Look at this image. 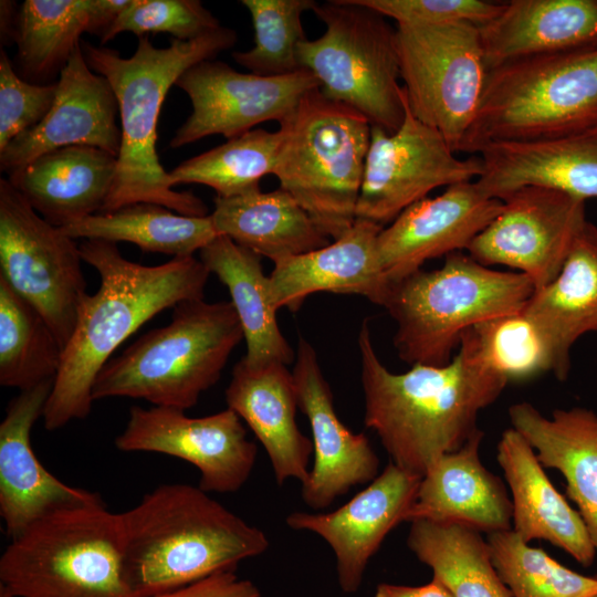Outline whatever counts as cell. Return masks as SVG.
Masks as SVG:
<instances>
[{"instance_id": "6da1fadb", "label": "cell", "mask_w": 597, "mask_h": 597, "mask_svg": "<svg viewBox=\"0 0 597 597\" xmlns=\"http://www.w3.org/2000/svg\"><path fill=\"white\" fill-rule=\"evenodd\" d=\"M365 425L391 462L422 475L443 454L460 449L479 430L478 416L507 380L481 357L470 328L444 366L413 365L390 371L378 357L366 318L358 334Z\"/></svg>"}, {"instance_id": "7a4b0ae2", "label": "cell", "mask_w": 597, "mask_h": 597, "mask_svg": "<svg viewBox=\"0 0 597 597\" xmlns=\"http://www.w3.org/2000/svg\"><path fill=\"white\" fill-rule=\"evenodd\" d=\"M80 251L101 282L94 294L83 297L63 349L43 413L49 431L87 417L94 401V381L111 355L158 313L185 301L203 298L210 275L193 255L143 265L125 259L115 242L97 239L84 240Z\"/></svg>"}, {"instance_id": "3957f363", "label": "cell", "mask_w": 597, "mask_h": 597, "mask_svg": "<svg viewBox=\"0 0 597 597\" xmlns=\"http://www.w3.org/2000/svg\"><path fill=\"white\" fill-rule=\"evenodd\" d=\"M237 40V32L224 27L189 41L172 39L166 48L155 46L144 35L129 57L109 48L81 43L90 67L109 82L119 109L122 140L116 176L100 213L151 202L180 214L208 216L199 197L174 190L156 150L157 122L167 92L180 75L231 49Z\"/></svg>"}, {"instance_id": "277c9868", "label": "cell", "mask_w": 597, "mask_h": 597, "mask_svg": "<svg viewBox=\"0 0 597 597\" xmlns=\"http://www.w3.org/2000/svg\"><path fill=\"white\" fill-rule=\"evenodd\" d=\"M118 516L125 574L135 597L235 570L270 545L262 530L186 483L158 485Z\"/></svg>"}, {"instance_id": "5b68a950", "label": "cell", "mask_w": 597, "mask_h": 597, "mask_svg": "<svg viewBox=\"0 0 597 597\" xmlns=\"http://www.w3.org/2000/svg\"><path fill=\"white\" fill-rule=\"evenodd\" d=\"M242 339L230 301L181 302L167 325L142 335L108 360L94 381L92 398L128 397L187 410L220 379Z\"/></svg>"}, {"instance_id": "8992f818", "label": "cell", "mask_w": 597, "mask_h": 597, "mask_svg": "<svg viewBox=\"0 0 597 597\" xmlns=\"http://www.w3.org/2000/svg\"><path fill=\"white\" fill-rule=\"evenodd\" d=\"M534 291L525 274L492 270L457 251L444 256L441 268L420 269L394 283L383 307L397 324L399 358L440 367L451 362L465 331L522 311Z\"/></svg>"}, {"instance_id": "52a82bcc", "label": "cell", "mask_w": 597, "mask_h": 597, "mask_svg": "<svg viewBox=\"0 0 597 597\" xmlns=\"http://www.w3.org/2000/svg\"><path fill=\"white\" fill-rule=\"evenodd\" d=\"M597 127V49L524 57L489 71L459 151L552 139Z\"/></svg>"}, {"instance_id": "ba28073f", "label": "cell", "mask_w": 597, "mask_h": 597, "mask_svg": "<svg viewBox=\"0 0 597 597\" xmlns=\"http://www.w3.org/2000/svg\"><path fill=\"white\" fill-rule=\"evenodd\" d=\"M371 125L354 108L306 93L280 123L273 175L333 240L356 220Z\"/></svg>"}, {"instance_id": "9c48e42d", "label": "cell", "mask_w": 597, "mask_h": 597, "mask_svg": "<svg viewBox=\"0 0 597 597\" xmlns=\"http://www.w3.org/2000/svg\"><path fill=\"white\" fill-rule=\"evenodd\" d=\"M0 584L15 597H135L118 513L101 500L38 520L1 555Z\"/></svg>"}, {"instance_id": "30bf717a", "label": "cell", "mask_w": 597, "mask_h": 597, "mask_svg": "<svg viewBox=\"0 0 597 597\" xmlns=\"http://www.w3.org/2000/svg\"><path fill=\"white\" fill-rule=\"evenodd\" d=\"M313 12L326 30L300 43L302 69L316 77L326 98L354 108L371 126L395 133L405 118L396 29L358 0L316 2Z\"/></svg>"}, {"instance_id": "8fae6325", "label": "cell", "mask_w": 597, "mask_h": 597, "mask_svg": "<svg viewBox=\"0 0 597 597\" xmlns=\"http://www.w3.org/2000/svg\"><path fill=\"white\" fill-rule=\"evenodd\" d=\"M396 41L411 113L458 153L479 111L489 74L480 25L397 24Z\"/></svg>"}, {"instance_id": "7c38bea8", "label": "cell", "mask_w": 597, "mask_h": 597, "mask_svg": "<svg viewBox=\"0 0 597 597\" xmlns=\"http://www.w3.org/2000/svg\"><path fill=\"white\" fill-rule=\"evenodd\" d=\"M80 245L0 179V279L46 321L64 349L87 294Z\"/></svg>"}, {"instance_id": "4fadbf2b", "label": "cell", "mask_w": 597, "mask_h": 597, "mask_svg": "<svg viewBox=\"0 0 597 597\" xmlns=\"http://www.w3.org/2000/svg\"><path fill=\"white\" fill-rule=\"evenodd\" d=\"M405 118L392 134L371 126L370 144L356 207V219L384 227L409 206L442 186L476 180L479 155L461 159L444 137L411 113L405 90Z\"/></svg>"}, {"instance_id": "5bb4252c", "label": "cell", "mask_w": 597, "mask_h": 597, "mask_svg": "<svg viewBox=\"0 0 597 597\" xmlns=\"http://www.w3.org/2000/svg\"><path fill=\"white\" fill-rule=\"evenodd\" d=\"M586 222L585 200L556 189L527 186L503 198L501 212L467 251L485 266L517 270L537 290L557 276Z\"/></svg>"}, {"instance_id": "9a60e30c", "label": "cell", "mask_w": 597, "mask_h": 597, "mask_svg": "<svg viewBox=\"0 0 597 597\" xmlns=\"http://www.w3.org/2000/svg\"><path fill=\"white\" fill-rule=\"evenodd\" d=\"M175 85L188 95L192 111L170 139L171 148L214 134L232 139L269 121L280 124L306 93L320 88L318 81L307 70L262 76L241 73L214 60L192 65Z\"/></svg>"}, {"instance_id": "2e32d148", "label": "cell", "mask_w": 597, "mask_h": 597, "mask_svg": "<svg viewBox=\"0 0 597 597\" xmlns=\"http://www.w3.org/2000/svg\"><path fill=\"white\" fill-rule=\"evenodd\" d=\"M115 446L125 452H157L185 460L200 473L206 492L232 493L250 478L258 454L242 419L227 408L192 418L170 407L134 406Z\"/></svg>"}, {"instance_id": "e0dca14e", "label": "cell", "mask_w": 597, "mask_h": 597, "mask_svg": "<svg viewBox=\"0 0 597 597\" xmlns=\"http://www.w3.org/2000/svg\"><path fill=\"white\" fill-rule=\"evenodd\" d=\"M56 96L45 117L0 151V168L11 177L38 157L69 146H92L118 156L122 130L109 82L87 64L81 43L60 72Z\"/></svg>"}, {"instance_id": "ac0fdd59", "label": "cell", "mask_w": 597, "mask_h": 597, "mask_svg": "<svg viewBox=\"0 0 597 597\" xmlns=\"http://www.w3.org/2000/svg\"><path fill=\"white\" fill-rule=\"evenodd\" d=\"M420 481V475L390 461L341 507L327 513L292 512L285 523L292 530L315 533L329 545L336 558L339 587L346 594H354L385 537L406 522Z\"/></svg>"}, {"instance_id": "d6986e66", "label": "cell", "mask_w": 597, "mask_h": 597, "mask_svg": "<svg viewBox=\"0 0 597 597\" xmlns=\"http://www.w3.org/2000/svg\"><path fill=\"white\" fill-rule=\"evenodd\" d=\"M293 377L297 406L307 418L314 464L302 484V499L313 510L328 507L352 488L370 483L379 459L364 433H354L338 418L331 387L317 354L303 337L295 355Z\"/></svg>"}, {"instance_id": "ffe728a7", "label": "cell", "mask_w": 597, "mask_h": 597, "mask_svg": "<svg viewBox=\"0 0 597 597\" xmlns=\"http://www.w3.org/2000/svg\"><path fill=\"white\" fill-rule=\"evenodd\" d=\"M502 208L503 200L486 196L475 180L449 186L441 195L409 206L378 235L386 277L397 283L430 259L467 250Z\"/></svg>"}, {"instance_id": "44dd1931", "label": "cell", "mask_w": 597, "mask_h": 597, "mask_svg": "<svg viewBox=\"0 0 597 597\" xmlns=\"http://www.w3.org/2000/svg\"><path fill=\"white\" fill-rule=\"evenodd\" d=\"M53 384L51 379L20 391L0 423V515L11 540L55 511L102 500L59 480L32 449L31 430L43 417Z\"/></svg>"}, {"instance_id": "7402d4cb", "label": "cell", "mask_w": 597, "mask_h": 597, "mask_svg": "<svg viewBox=\"0 0 597 597\" xmlns=\"http://www.w3.org/2000/svg\"><path fill=\"white\" fill-rule=\"evenodd\" d=\"M383 229L356 219L332 243L275 261L269 276L273 306L295 312L316 292L358 294L384 306L392 284L379 262L377 241Z\"/></svg>"}, {"instance_id": "603a6c76", "label": "cell", "mask_w": 597, "mask_h": 597, "mask_svg": "<svg viewBox=\"0 0 597 597\" xmlns=\"http://www.w3.org/2000/svg\"><path fill=\"white\" fill-rule=\"evenodd\" d=\"M228 408L244 420L262 443L276 483H301L308 475L313 442L298 429L293 373L280 362L235 364L226 389Z\"/></svg>"}, {"instance_id": "cb8c5ba5", "label": "cell", "mask_w": 597, "mask_h": 597, "mask_svg": "<svg viewBox=\"0 0 597 597\" xmlns=\"http://www.w3.org/2000/svg\"><path fill=\"white\" fill-rule=\"evenodd\" d=\"M475 180L482 192L503 200L513 191L541 186L587 200L597 198V127L578 134L484 146Z\"/></svg>"}, {"instance_id": "d4e9b609", "label": "cell", "mask_w": 597, "mask_h": 597, "mask_svg": "<svg viewBox=\"0 0 597 597\" xmlns=\"http://www.w3.org/2000/svg\"><path fill=\"white\" fill-rule=\"evenodd\" d=\"M484 432L440 457L422 475L406 522L457 523L481 533L512 530V500L504 482L480 458Z\"/></svg>"}, {"instance_id": "484cf974", "label": "cell", "mask_w": 597, "mask_h": 597, "mask_svg": "<svg viewBox=\"0 0 597 597\" xmlns=\"http://www.w3.org/2000/svg\"><path fill=\"white\" fill-rule=\"evenodd\" d=\"M496 460L511 491L512 530L524 542L543 540L585 567L597 554L578 511L555 489L534 449L512 427L502 432Z\"/></svg>"}, {"instance_id": "4316f807", "label": "cell", "mask_w": 597, "mask_h": 597, "mask_svg": "<svg viewBox=\"0 0 597 597\" xmlns=\"http://www.w3.org/2000/svg\"><path fill=\"white\" fill-rule=\"evenodd\" d=\"M480 32L489 71L524 57L597 49V0H512Z\"/></svg>"}, {"instance_id": "83f0119b", "label": "cell", "mask_w": 597, "mask_h": 597, "mask_svg": "<svg viewBox=\"0 0 597 597\" xmlns=\"http://www.w3.org/2000/svg\"><path fill=\"white\" fill-rule=\"evenodd\" d=\"M515 429L544 468L561 472L597 552V413L584 407L555 409L545 417L530 402L509 408Z\"/></svg>"}, {"instance_id": "f1b7e54d", "label": "cell", "mask_w": 597, "mask_h": 597, "mask_svg": "<svg viewBox=\"0 0 597 597\" xmlns=\"http://www.w3.org/2000/svg\"><path fill=\"white\" fill-rule=\"evenodd\" d=\"M117 156L92 146L49 151L8 177L49 223L63 228L100 213L112 190Z\"/></svg>"}, {"instance_id": "f546056e", "label": "cell", "mask_w": 597, "mask_h": 597, "mask_svg": "<svg viewBox=\"0 0 597 597\" xmlns=\"http://www.w3.org/2000/svg\"><path fill=\"white\" fill-rule=\"evenodd\" d=\"M522 312L537 326L552 354V373L565 380L570 349L579 337L597 332V227L577 234L557 276L534 291Z\"/></svg>"}, {"instance_id": "4dcf8cb0", "label": "cell", "mask_w": 597, "mask_h": 597, "mask_svg": "<svg viewBox=\"0 0 597 597\" xmlns=\"http://www.w3.org/2000/svg\"><path fill=\"white\" fill-rule=\"evenodd\" d=\"M129 0H25L17 14L13 41L24 74L46 80L61 72L84 32L101 38Z\"/></svg>"}, {"instance_id": "1f68e13d", "label": "cell", "mask_w": 597, "mask_h": 597, "mask_svg": "<svg viewBox=\"0 0 597 597\" xmlns=\"http://www.w3.org/2000/svg\"><path fill=\"white\" fill-rule=\"evenodd\" d=\"M213 203L210 217L218 235L273 262L329 243L306 211L281 188L231 198L217 196Z\"/></svg>"}, {"instance_id": "d6a6232c", "label": "cell", "mask_w": 597, "mask_h": 597, "mask_svg": "<svg viewBox=\"0 0 597 597\" xmlns=\"http://www.w3.org/2000/svg\"><path fill=\"white\" fill-rule=\"evenodd\" d=\"M200 260L230 293L247 343L243 358L250 364L293 363L295 353L279 327L261 256L226 235H217L200 251Z\"/></svg>"}, {"instance_id": "836d02e7", "label": "cell", "mask_w": 597, "mask_h": 597, "mask_svg": "<svg viewBox=\"0 0 597 597\" xmlns=\"http://www.w3.org/2000/svg\"><path fill=\"white\" fill-rule=\"evenodd\" d=\"M72 239L130 242L144 252L191 256L218 234L210 214H180L161 205L137 202L61 228Z\"/></svg>"}, {"instance_id": "e575fe53", "label": "cell", "mask_w": 597, "mask_h": 597, "mask_svg": "<svg viewBox=\"0 0 597 597\" xmlns=\"http://www.w3.org/2000/svg\"><path fill=\"white\" fill-rule=\"evenodd\" d=\"M407 545L453 597H512L482 533L457 523L410 522Z\"/></svg>"}, {"instance_id": "d590c367", "label": "cell", "mask_w": 597, "mask_h": 597, "mask_svg": "<svg viewBox=\"0 0 597 597\" xmlns=\"http://www.w3.org/2000/svg\"><path fill=\"white\" fill-rule=\"evenodd\" d=\"M62 353L44 317L0 279V385L22 391L55 379Z\"/></svg>"}, {"instance_id": "8d00e7d4", "label": "cell", "mask_w": 597, "mask_h": 597, "mask_svg": "<svg viewBox=\"0 0 597 597\" xmlns=\"http://www.w3.org/2000/svg\"><path fill=\"white\" fill-rule=\"evenodd\" d=\"M280 132L251 129L241 136L180 163L168 171L172 186L200 184L218 197L231 198L259 191L260 179L273 174Z\"/></svg>"}, {"instance_id": "74e56055", "label": "cell", "mask_w": 597, "mask_h": 597, "mask_svg": "<svg viewBox=\"0 0 597 597\" xmlns=\"http://www.w3.org/2000/svg\"><path fill=\"white\" fill-rule=\"evenodd\" d=\"M492 563L512 597H589L597 575L574 572L545 551L524 542L513 530L488 535Z\"/></svg>"}, {"instance_id": "f35d334b", "label": "cell", "mask_w": 597, "mask_h": 597, "mask_svg": "<svg viewBox=\"0 0 597 597\" xmlns=\"http://www.w3.org/2000/svg\"><path fill=\"white\" fill-rule=\"evenodd\" d=\"M254 29V45L235 51L237 63L262 76H281L302 69L297 49L305 40L302 14L313 10V0H242Z\"/></svg>"}, {"instance_id": "ab89813d", "label": "cell", "mask_w": 597, "mask_h": 597, "mask_svg": "<svg viewBox=\"0 0 597 597\" xmlns=\"http://www.w3.org/2000/svg\"><path fill=\"white\" fill-rule=\"evenodd\" d=\"M470 331L483 360L507 381L553 370L545 337L522 311L480 322Z\"/></svg>"}, {"instance_id": "60d3db41", "label": "cell", "mask_w": 597, "mask_h": 597, "mask_svg": "<svg viewBox=\"0 0 597 597\" xmlns=\"http://www.w3.org/2000/svg\"><path fill=\"white\" fill-rule=\"evenodd\" d=\"M219 28L218 19L198 0H129L101 41L105 44L122 32L138 38L169 33L189 41Z\"/></svg>"}, {"instance_id": "b9f144b4", "label": "cell", "mask_w": 597, "mask_h": 597, "mask_svg": "<svg viewBox=\"0 0 597 597\" xmlns=\"http://www.w3.org/2000/svg\"><path fill=\"white\" fill-rule=\"evenodd\" d=\"M57 84H34L18 76L2 49L0 52V151L49 113Z\"/></svg>"}, {"instance_id": "7bdbcfd3", "label": "cell", "mask_w": 597, "mask_h": 597, "mask_svg": "<svg viewBox=\"0 0 597 597\" xmlns=\"http://www.w3.org/2000/svg\"><path fill=\"white\" fill-rule=\"evenodd\" d=\"M397 24L470 22L483 25L495 18L504 2L482 0H358Z\"/></svg>"}, {"instance_id": "ee69618b", "label": "cell", "mask_w": 597, "mask_h": 597, "mask_svg": "<svg viewBox=\"0 0 597 597\" xmlns=\"http://www.w3.org/2000/svg\"><path fill=\"white\" fill-rule=\"evenodd\" d=\"M151 597H261V593L251 580L238 577L235 570H224Z\"/></svg>"}, {"instance_id": "f6af8a7d", "label": "cell", "mask_w": 597, "mask_h": 597, "mask_svg": "<svg viewBox=\"0 0 597 597\" xmlns=\"http://www.w3.org/2000/svg\"><path fill=\"white\" fill-rule=\"evenodd\" d=\"M373 597H453L438 580L431 579L421 586H405L381 583L376 587Z\"/></svg>"}, {"instance_id": "bcb514c9", "label": "cell", "mask_w": 597, "mask_h": 597, "mask_svg": "<svg viewBox=\"0 0 597 597\" xmlns=\"http://www.w3.org/2000/svg\"><path fill=\"white\" fill-rule=\"evenodd\" d=\"M589 597H597V594H595V595H591V596H589Z\"/></svg>"}]
</instances>
